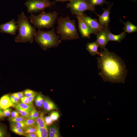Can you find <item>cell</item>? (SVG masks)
<instances>
[{
	"mask_svg": "<svg viewBox=\"0 0 137 137\" xmlns=\"http://www.w3.org/2000/svg\"><path fill=\"white\" fill-rule=\"evenodd\" d=\"M99 47L98 44L95 41L88 43L86 45V48L91 55L93 56L98 55L100 56L101 54L98 52V49Z\"/></svg>",
	"mask_w": 137,
	"mask_h": 137,
	"instance_id": "cell-13",
	"label": "cell"
},
{
	"mask_svg": "<svg viewBox=\"0 0 137 137\" xmlns=\"http://www.w3.org/2000/svg\"><path fill=\"white\" fill-rule=\"evenodd\" d=\"M21 102L27 104H28V97L25 96L23 97L20 99Z\"/></svg>",
	"mask_w": 137,
	"mask_h": 137,
	"instance_id": "cell-40",
	"label": "cell"
},
{
	"mask_svg": "<svg viewBox=\"0 0 137 137\" xmlns=\"http://www.w3.org/2000/svg\"><path fill=\"white\" fill-rule=\"evenodd\" d=\"M44 120L45 123L47 126H50L52 125L53 123V121L50 116L44 117Z\"/></svg>",
	"mask_w": 137,
	"mask_h": 137,
	"instance_id": "cell-32",
	"label": "cell"
},
{
	"mask_svg": "<svg viewBox=\"0 0 137 137\" xmlns=\"http://www.w3.org/2000/svg\"><path fill=\"white\" fill-rule=\"evenodd\" d=\"M80 13L76 15L78 22V28L81 37L83 38H90L92 32L88 24L84 20L83 14Z\"/></svg>",
	"mask_w": 137,
	"mask_h": 137,
	"instance_id": "cell-8",
	"label": "cell"
},
{
	"mask_svg": "<svg viewBox=\"0 0 137 137\" xmlns=\"http://www.w3.org/2000/svg\"><path fill=\"white\" fill-rule=\"evenodd\" d=\"M108 34L109 41H114L120 42L126 36V34L124 31L119 34L115 35L112 33L108 29Z\"/></svg>",
	"mask_w": 137,
	"mask_h": 137,
	"instance_id": "cell-15",
	"label": "cell"
},
{
	"mask_svg": "<svg viewBox=\"0 0 137 137\" xmlns=\"http://www.w3.org/2000/svg\"><path fill=\"white\" fill-rule=\"evenodd\" d=\"M31 112L32 115V119L36 120L39 116V112L35 109H33Z\"/></svg>",
	"mask_w": 137,
	"mask_h": 137,
	"instance_id": "cell-34",
	"label": "cell"
},
{
	"mask_svg": "<svg viewBox=\"0 0 137 137\" xmlns=\"http://www.w3.org/2000/svg\"><path fill=\"white\" fill-rule=\"evenodd\" d=\"M13 94L15 96L18 98L20 99L23 97L24 96V93L23 92L15 93Z\"/></svg>",
	"mask_w": 137,
	"mask_h": 137,
	"instance_id": "cell-38",
	"label": "cell"
},
{
	"mask_svg": "<svg viewBox=\"0 0 137 137\" xmlns=\"http://www.w3.org/2000/svg\"><path fill=\"white\" fill-rule=\"evenodd\" d=\"M132 0V1H135H135L136 0Z\"/></svg>",
	"mask_w": 137,
	"mask_h": 137,
	"instance_id": "cell-45",
	"label": "cell"
},
{
	"mask_svg": "<svg viewBox=\"0 0 137 137\" xmlns=\"http://www.w3.org/2000/svg\"><path fill=\"white\" fill-rule=\"evenodd\" d=\"M58 14L56 11L47 13L43 11L37 15L31 13L29 19L31 23L35 28L39 29H49L54 24Z\"/></svg>",
	"mask_w": 137,
	"mask_h": 137,
	"instance_id": "cell-5",
	"label": "cell"
},
{
	"mask_svg": "<svg viewBox=\"0 0 137 137\" xmlns=\"http://www.w3.org/2000/svg\"><path fill=\"white\" fill-rule=\"evenodd\" d=\"M42 107L44 109L47 111L57 109V108L54 103L47 98H45L44 99Z\"/></svg>",
	"mask_w": 137,
	"mask_h": 137,
	"instance_id": "cell-16",
	"label": "cell"
},
{
	"mask_svg": "<svg viewBox=\"0 0 137 137\" xmlns=\"http://www.w3.org/2000/svg\"><path fill=\"white\" fill-rule=\"evenodd\" d=\"M97 58L98 74L104 81L112 83H124L127 70L123 60L115 53L105 48Z\"/></svg>",
	"mask_w": 137,
	"mask_h": 137,
	"instance_id": "cell-1",
	"label": "cell"
},
{
	"mask_svg": "<svg viewBox=\"0 0 137 137\" xmlns=\"http://www.w3.org/2000/svg\"><path fill=\"white\" fill-rule=\"evenodd\" d=\"M11 109L9 108L3 110V113L4 117H7L10 115Z\"/></svg>",
	"mask_w": 137,
	"mask_h": 137,
	"instance_id": "cell-35",
	"label": "cell"
},
{
	"mask_svg": "<svg viewBox=\"0 0 137 137\" xmlns=\"http://www.w3.org/2000/svg\"><path fill=\"white\" fill-rule=\"evenodd\" d=\"M84 20L86 22L92 33L96 36L105 28L101 26L96 19H93L91 17L84 13L83 14Z\"/></svg>",
	"mask_w": 137,
	"mask_h": 137,
	"instance_id": "cell-9",
	"label": "cell"
},
{
	"mask_svg": "<svg viewBox=\"0 0 137 137\" xmlns=\"http://www.w3.org/2000/svg\"><path fill=\"white\" fill-rule=\"evenodd\" d=\"M55 2L49 0H28L25 3L29 13H37L55 5Z\"/></svg>",
	"mask_w": 137,
	"mask_h": 137,
	"instance_id": "cell-7",
	"label": "cell"
},
{
	"mask_svg": "<svg viewBox=\"0 0 137 137\" xmlns=\"http://www.w3.org/2000/svg\"><path fill=\"white\" fill-rule=\"evenodd\" d=\"M35 92V91L27 89L24 91V93L25 95L28 97L32 95Z\"/></svg>",
	"mask_w": 137,
	"mask_h": 137,
	"instance_id": "cell-33",
	"label": "cell"
},
{
	"mask_svg": "<svg viewBox=\"0 0 137 137\" xmlns=\"http://www.w3.org/2000/svg\"><path fill=\"white\" fill-rule=\"evenodd\" d=\"M17 104L20 107L28 111L30 113L35 109L33 104L30 105L19 102Z\"/></svg>",
	"mask_w": 137,
	"mask_h": 137,
	"instance_id": "cell-24",
	"label": "cell"
},
{
	"mask_svg": "<svg viewBox=\"0 0 137 137\" xmlns=\"http://www.w3.org/2000/svg\"><path fill=\"white\" fill-rule=\"evenodd\" d=\"M36 133L38 137H47L48 136L47 128L37 127Z\"/></svg>",
	"mask_w": 137,
	"mask_h": 137,
	"instance_id": "cell-19",
	"label": "cell"
},
{
	"mask_svg": "<svg viewBox=\"0 0 137 137\" xmlns=\"http://www.w3.org/2000/svg\"><path fill=\"white\" fill-rule=\"evenodd\" d=\"M50 116L52 120L54 122L58 119L59 118V115L58 112L54 111L50 113Z\"/></svg>",
	"mask_w": 137,
	"mask_h": 137,
	"instance_id": "cell-27",
	"label": "cell"
},
{
	"mask_svg": "<svg viewBox=\"0 0 137 137\" xmlns=\"http://www.w3.org/2000/svg\"><path fill=\"white\" fill-rule=\"evenodd\" d=\"M124 25L123 29L124 32L126 33H131L136 32L137 31V27L130 22L127 21L126 22H124L122 21Z\"/></svg>",
	"mask_w": 137,
	"mask_h": 137,
	"instance_id": "cell-17",
	"label": "cell"
},
{
	"mask_svg": "<svg viewBox=\"0 0 137 137\" xmlns=\"http://www.w3.org/2000/svg\"><path fill=\"white\" fill-rule=\"evenodd\" d=\"M10 98L13 104H17L19 103L20 99L15 96L13 94L10 95Z\"/></svg>",
	"mask_w": 137,
	"mask_h": 137,
	"instance_id": "cell-31",
	"label": "cell"
},
{
	"mask_svg": "<svg viewBox=\"0 0 137 137\" xmlns=\"http://www.w3.org/2000/svg\"><path fill=\"white\" fill-rule=\"evenodd\" d=\"M66 8L70 9L73 15L83 13L84 11L87 10L95 12V9L90 4L88 0H75L67 4Z\"/></svg>",
	"mask_w": 137,
	"mask_h": 137,
	"instance_id": "cell-6",
	"label": "cell"
},
{
	"mask_svg": "<svg viewBox=\"0 0 137 137\" xmlns=\"http://www.w3.org/2000/svg\"><path fill=\"white\" fill-rule=\"evenodd\" d=\"M90 4L93 7L96 6H102L104 4L108 5L106 0H88Z\"/></svg>",
	"mask_w": 137,
	"mask_h": 137,
	"instance_id": "cell-23",
	"label": "cell"
},
{
	"mask_svg": "<svg viewBox=\"0 0 137 137\" xmlns=\"http://www.w3.org/2000/svg\"><path fill=\"white\" fill-rule=\"evenodd\" d=\"M44 101V99L42 95L40 93L38 94L35 99V104L38 107H41Z\"/></svg>",
	"mask_w": 137,
	"mask_h": 137,
	"instance_id": "cell-25",
	"label": "cell"
},
{
	"mask_svg": "<svg viewBox=\"0 0 137 137\" xmlns=\"http://www.w3.org/2000/svg\"><path fill=\"white\" fill-rule=\"evenodd\" d=\"M12 107L15 108L21 115L28 118L30 113L28 111L20 107L17 104H13Z\"/></svg>",
	"mask_w": 137,
	"mask_h": 137,
	"instance_id": "cell-20",
	"label": "cell"
},
{
	"mask_svg": "<svg viewBox=\"0 0 137 137\" xmlns=\"http://www.w3.org/2000/svg\"><path fill=\"white\" fill-rule=\"evenodd\" d=\"M37 128V127L36 125L33 126H27L23 130L25 135L31 133H36Z\"/></svg>",
	"mask_w": 137,
	"mask_h": 137,
	"instance_id": "cell-21",
	"label": "cell"
},
{
	"mask_svg": "<svg viewBox=\"0 0 137 137\" xmlns=\"http://www.w3.org/2000/svg\"><path fill=\"white\" fill-rule=\"evenodd\" d=\"M113 4L108 5V7L106 9L102 8L103 12L101 15H99L95 12L98 17V22L104 27L108 28L109 23L110 22V14L111 10Z\"/></svg>",
	"mask_w": 137,
	"mask_h": 137,
	"instance_id": "cell-11",
	"label": "cell"
},
{
	"mask_svg": "<svg viewBox=\"0 0 137 137\" xmlns=\"http://www.w3.org/2000/svg\"><path fill=\"white\" fill-rule=\"evenodd\" d=\"M50 132L55 133L59 134L58 127L55 125H51L49 128Z\"/></svg>",
	"mask_w": 137,
	"mask_h": 137,
	"instance_id": "cell-30",
	"label": "cell"
},
{
	"mask_svg": "<svg viewBox=\"0 0 137 137\" xmlns=\"http://www.w3.org/2000/svg\"><path fill=\"white\" fill-rule=\"evenodd\" d=\"M108 28H105L100 31L96 36V41L99 45L101 50H103L106 48V46L109 41L108 30Z\"/></svg>",
	"mask_w": 137,
	"mask_h": 137,
	"instance_id": "cell-12",
	"label": "cell"
},
{
	"mask_svg": "<svg viewBox=\"0 0 137 137\" xmlns=\"http://www.w3.org/2000/svg\"><path fill=\"white\" fill-rule=\"evenodd\" d=\"M10 118H14L19 116V113L16 111H13L11 113Z\"/></svg>",
	"mask_w": 137,
	"mask_h": 137,
	"instance_id": "cell-39",
	"label": "cell"
},
{
	"mask_svg": "<svg viewBox=\"0 0 137 137\" xmlns=\"http://www.w3.org/2000/svg\"><path fill=\"white\" fill-rule=\"evenodd\" d=\"M24 122L26 125V126H33L36 125V120H33L27 118L25 120Z\"/></svg>",
	"mask_w": 137,
	"mask_h": 137,
	"instance_id": "cell-28",
	"label": "cell"
},
{
	"mask_svg": "<svg viewBox=\"0 0 137 137\" xmlns=\"http://www.w3.org/2000/svg\"><path fill=\"white\" fill-rule=\"evenodd\" d=\"M6 134L5 128L3 126L0 125V137L4 136Z\"/></svg>",
	"mask_w": 137,
	"mask_h": 137,
	"instance_id": "cell-37",
	"label": "cell"
},
{
	"mask_svg": "<svg viewBox=\"0 0 137 137\" xmlns=\"http://www.w3.org/2000/svg\"><path fill=\"white\" fill-rule=\"evenodd\" d=\"M34 38L36 43L44 50L57 47L61 42L60 37L56 33L54 27L47 31L39 29Z\"/></svg>",
	"mask_w": 137,
	"mask_h": 137,
	"instance_id": "cell-4",
	"label": "cell"
},
{
	"mask_svg": "<svg viewBox=\"0 0 137 137\" xmlns=\"http://www.w3.org/2000/svg\"><path fill=\"white\" fill-rule=\"evenodd\" d=\"M36 120V125L38 127L47 128V126L45 123L44 117L43 113L40 114Z\"/></svg>",
	"mask_w": 137,
	"mask_h": 137,
	"instance_id": "cell-18",
	"label": "cell"
},
{
	"mask_svg": "<svg viewBox=\"0 0 137 137\" xmlns=\"http://www.w3.org/2000/svg\"><path fill=\"white\" fill-rule=\"evenodd\" d=\"M25 136L27 137H37V136L36 133H31L26 135Z\"/></svg>",
	"mask_w": 137,
	"mask_h": 137,
	"instance_id": "cell-42",
	"label": "cell"
},
{
	"mask_svg": "<svg viewBox=\"0 0 137 137\" xmlns=\"http://www.w3.org/2000/svg\"><path fill=\"white\" fill-rule=\"evenodd\" d=\"M13 105L8 94L3 95L0 99V108L2 110L9 108Z\"/></svg>",
	"mask_w": 137,
	"mask_h": 137,
	"instance_id": "cell-14",
	"label": "cell"
},
{
	"mask_svg": "<svg viewBox=\"0 0 137 137\" xmlns=\"http://www.w3.org/2000/svg\"><path fill=\"white\" fill-rule=\"evenodd\" d=\"M57 22V33L60 35L61 40H73L79 38L74 20H71L68 16H60Z\"/></svg>",
	"mask_w": 137,
	"mask_h": 137,
	"instance_id": "cell-3",
	"label": "cell"
},
{
	"mask_svg": "<svg viewBox=\"0 0 137 137\" xmlns=\"http://www.w3.org/2000/svg\"><path fill=\"white\" fill-rule=\"evenodd\" d=\"M75 0H56L54 2L55 3L57 2H64L66 1H69L70 2L74 1Z\"/></svg>",
	"mask_w": 137,
	"mask_h": 137,
	"instance_id": "cell-43",
	"label": "cell"
},
{
	"mask_svg": "<svg viewBox=\"0 0 137 137\" xmlns=\"http://www.w3.org/2000/svg\"><path fill=\"white\" fill-rule=\"evenodd\" d=\"M27 118L22 115H19L14 118H9V120L11 122H20L24 121Z\"/></svg>",
	"mask_w": 137,
	"mask_h": 137,
	"instance_id": "cell-26",
	"label": "cell"
},
{
	"mask_svg": "<svg viewBox=\"0 0 137 137\" xmlns=\"http://www.w3.org/2000/svg\"><path fill=\"white\" fill-rule=\"evenodd\" d=\"M16 24L14 20L13 19L8 22L0 25V32L12 35H15L18 29Z\"/></svg>",
	"mask_w": 137,
	"mask_h": 137,
	"instance_id": "cell-10",
	"label": "cell"
},
{
	"mask_svg": "<svg viewBox=\"0 0 137 137\" xmlns=\"http://www.w3.org/2000/svg\"><path fill=\"white\" fill-rule=\"evenodd\" d=\"M59 136V134L51 132H49V137H58Z\"/></svg>",
	"mask_w": 137,
	"mask_h": 137,
	"instance_id": "cell-41",
	"label": "cell"
},
{
	"mask_svg": "<svg viewBox=\"0 0 137 137\" xmlns=\"http://www.w3.org/2000/svg\"><path fill=\"white\" fill-rule=\"evenodd\" d=\"M4 117L3 111L2 110V109L0 108V119Z\"/></svg>",
	"mask_w": 137,
	"mask_h": 137,
	"instance_id": "cell-44",
	"label": "cell"
},
{
	"mask_svg": "<svg viewBox=\"0 0 137 137\" xmlns=\"http://www.w3.org/2000/svg\"><path fill=\"white\" fill-rule=\"evenodd\" d=\"M36 95V93L35 92L31 96L28 97V105H31L33 104L32 102L34 98Z\"/></svg>",
	"mask_w": 137,
	"mask_h": 137,
	"instance_id": "cell-36",
	"label": "cell"
},
{
	"mask_svg": "<svg viewBox=\"0 0 137 137\" xmlns=\"http://www.w3.org/2000/svg\"><path fill=\"white\" fill-rule=\"evenodd\" d=\"M11 122V124L16 125L22 129L23 130L27 127L23 121Z\"/></svg>",
	"mask_w": 137,
	"mask_h": 137,
	"instance_id": "cell-29",
	"label": "cell"
},
{
	"mask_svg": "<svg viewBox=\"0 0 137 137\" xmlns=\"http://www.w3.org/2000/svg\"><path fill=\"white\" fill-rule=\"evenodd\" d=\"M18 27V34L14 37L16 42L32 43L36 33L35 27L30 23L29 19L22 12L18 15L16 22Z\"/></svg>",
	"mask_w": 137,
	"mask_h": 137,
	"instance_id": "cell-2",
	"label": "cell"
},
{
	"mask_svg": "<svg viewBox=\"0 0 137 137\" xmlns=\"http://www.w3.org/2000/svg\"><path fill=\"white\" fill-rule=\"evenodd\" d=\"M10 128L13 132L17 134L21 135H25L23 130L15 125L11 124Z\"/></svg>",
	"mask_w": 137,
	"mask_h": 137,
	"instance_id": "cell-22",
	"label": "cell"
}]
</instances>
